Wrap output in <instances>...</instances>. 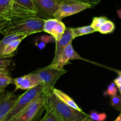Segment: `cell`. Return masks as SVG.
Wrapping results in <instances>:
<instances>
[{
  "label": "cell",
  "instance_id": "cell-1",
  "mask_svg": "<svg viewBox=\"0 0 121 121\" xmlns=\"http://www.w3.org/2000/svg\"><path fill=\"white\" fill-rule=\"evenodd\" d=\"M46 19L36 17L18 18L9 20L1 34L7 35L15 33H34L43 32V25Z\"/></svg>",
  "mask_w": 121,
  "mask_h": 121
},
{
  "label": "cell",
  "instance_id": "cell-2",
  "mask_svg": "<svg viewBox=\"0 0 121 121\" xmlns=\"http://www.w3.org/2000/svg\"><path fill=\"white\" fill-rule=\"evenodd\" d=\"M45 108H50L55 113L60 121H78L88 117V115L71 108L60 101L53 93L46 95Z\"/></svg>",
  "mask_w": 121,
  "mask_h": 121
},
{
  "label": "cell",
  "instance_id": "cell-3",
  "mask_svg": "<svg viewBox=\"0 0 121 121\" xmlns=\"http://www.w3.org/2000/svg\"><path fill=\"white\" fill-rule=\"evenodd\" d=\"M67 72V71L64 69H58L48 66L43 68H38L32 73L38 76L40 84L43 87V92L46 95L52 93L56 81Z\"/></svg>",
  "mask_w": 121,
  "mask_h": 121
},
{
  "label": "cell",
  "instance_id": "cell-4",
  "mask_svg": "<svg viewBox=\"0 0 121 121\" xmlns=\"http://www.w3.org/2000/svg\"><path fill=\"white\" fill-rule=\"evenodd\" d=\"M46 95L42 92L10 121H37L45 110Z\"/></svg>",
  "mask_w": 121,
  "mask_h": 121
},
{
  "label": "cell",
  "instance_id": "cell-5",
  "mask_svg": "<svg viewBox=\"0 0 121 121\" xmlns=\"http://www.w3.org/2000/svg\"><path fill=\"white\" fill-rule=\"evenodd\" d=\"M43 87L42 85L40 84L33 88L27 90L24 93L18 96L14 106L7 117L6 121H11L20 112H22L29 103L39 97L43 92Z\"/></svg>",
  "mask_w": 121,
  "mask_h": 121
},
{
  "label": "cell",
  "instance_id": "cell-6",
  "mask_svg": "<svg viewBox=\"0 0 121 121\" xmlns=\"http://www.w3.org/2000/svg\"><path fill=\"white\" fill-rule=\"evenodd\" d=\"M94 5L77 0H63L59 4L57 11L53 14V18L61 20L64 18L79 13Z\"/></svg>",
  "mask_w": 121,
  "mask_h": 121
},
{
  "label": "cell",
  "instance_id": "cell-7",
  "mask_svg": "<svg viewBox=\"0 0 121 121\" xmlns=\"http://www.w3.org/2000/svg\"><path fill=\"white\" fill-rule=\"evenodd\" d=\"M18 97V96L5 90L0 91V121H6Z\"/></svg>",
  "mask_w": 121,
  "mask_h": 121
},
{
  "label": "cell",
  "instance_id": "cell-8",
  "mask_svg": "<svg viewBox=\"0 0 121 121\" xmlns=\"http://www.w3.org/2000/svg\"><path fill=\"white\" fill-rule=\"evenodd\" d=\"M73 59H84L81 58L75 51L73 47L72 43H69L67 45L63 51L60 55L55 60H53L52 63L49 65L51 68H55L58 69H64V65L71 64L69 62V60Z\"/></svg>",
  "mask_w": 121,
  "mask_h": 121
},
{
  "label": "cell",
  "instance_id": "cell-9",
  "mask_svg": "<svg viewBox=\"0 0 121 121\" xmlns=\"http://www.w3.org/2000/svg\"><path fill=\"white\" fill-rule=\"evenodd\" d=\"M38 10V16L42 14L48 18H53L59 4L63 0H33ZM47 18V19H48Z\"/></svg>",
  "mask_w": 121,
  "mask_h": 121
},
{
  "label": "cell",
  "instance_id": "cell-10",
  "mask_svg": "<svg viewBox=\"0 0 121 121\" xmlns=\"http://www.w3.org/2000/svg\"><path fill=\"white\" fill-rule=\"evenodd\" d=\"M14 84L16 86L15 91L17 90H29L40 84V81L35 74H29L14 78Z\"/></svg>",
  "mask_w": 121,
  "mask_h": 121
},
{
  "label": "cell",
  "instance_id": "cell-11",
  "mask_svg": "<svg viewBox=\"0 0 121 121\" xmlns=\"http://www.w3.org/2000/svg\"><path fill=\"white\" fill-rule=\"evenodd\" d=\"M74 39L73 34V29L71 27H67L64 34L59 40L55 42V56L53 60L56 59L60 54L62 53L66 46L69 43H71L72 41Z\"/></svg>",
  "mask_w": 121,
  "mask_h": 121
},
{
  "label": "cell",
  "instance_id": "cell-12",
  "mask_svg": "<svg viewBox=\"0 0 121 121\" xmlns=\"http://www.w3.org/2000/svg\"><path fill=\"white\" fill-rule=\"evenodd\" d=\"M14 9L13 0H0V17L8 20L14 19Z\"/></svg>",
  "mask_w": 121,
  "mask_h": 121
},
{
  "label": "cell",
  "instance_id": "cell-13",
  "mask_svg": "<svg viewBox=\"0 0 121 121\" xmlns=\"http://www.w3.org/2000/svg\"><path fill=\"white\" fill-rule=\"evenodd\" d=\"M52 93H53V95L55 96H56L60 101H62L63 103H64L65 104H67L68 106H69L71 108H73L75 110H78V111L80 112H83L82 110V109L80 108V107L78 106V104L75 103V101L70 97V96H68L67 94H66L65 93L63 92L62 91L60 90L59 89H57V88H54L52 90Z\"/></svg>",
  "mask_w": 121,
  "mask_h": 121
},
{
  "label": "cell",
  "instance_id": "cell-14",
  "mask_svg": "<svg viewBox=\"0 0 121 121\" xmlns=\"http://www.w3.org/2000/svg\"><path fill=\"white\" fill-rule=\"evenodd\" d=\"M30 35H31V34L29 33H15L5 35L0 41V57L3 56L4 49L10 42L17 39H24Z\"/></svg>",
  "mask_w": 121,
  "mask_h": 121
},
{
  "label": "cell",
  "instance_id": "cell-15",
  "mask_svg": "<svg viewBox=\"0 0 121 121\" xmlns=\"http://www.w3.org/2000/svg\"><path fill=\"white\" fill-rule=\"evenodd\" d=\"M11 84H14V78L9 71L0 69V91L4 90Z\"/></svg>",
  "mask_w": 121,
  "mask_h": 121
},
{
  "label": "cell",
  "instance_id": "cell-16",
  "mask_svg": "<svg viewBox=\"0 0 121 121\" xmlns=\"http://www.w3.org/2000/svg\"><path fill=\"white\" fill-rule=\"evenodd\" d=\"M66 29L67 27L64 23H62L61 20H58V23L56 24V25L53 27V28L51 31L49 35L54 38L56 42L57 40H59L62 38L65 32Z\"/></svg>",
  "mask_w": 121,
  "mask_h": 121
},
{
  "label": "cell",
  "instance_id": "cell-17",
  "mask_svg": "<svg viewBox=\"0 0 121 121\" xmlns=\"http://www.w3.org/2000/svg\"><path fill=\"white\" fill-rule=\"evenodd\" d=\"M23 39H17L10 42L4 49L3 56H13L20 43Z\"/></svg>",
  "mask_w": 121,
  "mask_h": 121
},
{
  "label": "cell",
  "instance_id": "cell-18",
  "mask_svg": "<svg viewBox=\"0 0 121 121\" xmlns=\"http://www.w3.org/2000/svg\"><path fill=\"white\" fill-rule=\"evenodd\" d=\"M73 29L74 39L77 37L96 32V30L91 26V25L80 27L73 28Z\"/></svg>",
  "mask_w": 121,
  "mask_h": 121
},
{
  "label": "cell",
  "instance_id": "cell-19",
  "mask_svg": "<svg viewBox=\"0 0 121 121\" xmlns=\"http://www.w3.org/2000/svg\"><path fill=\"white\" fill-rule=\"evenodd\" d=\"M13 1L22 7L38 14V10L33 0H13Z\"/></svg>",
  "mask_w": 121,
  "mask_h": 121
},
{
  "label": "cell",
  "instance_id": "cell-20",
  "mask_svg": "<svg viewBox=\"0 0 121 121\" xmlns=\"http://www.w3.org/2000/svg\"><path fill=\"white\" fill-rule=\"evenodd\" d=\"M115 29V26L113 22L108 20L104 24H102L99 28L97 32L100 33L101 34H109L112 33Z\"/></svg>",
  "mask_w": 121,
  "mask_h": 121
},
{
  "label": "cell",
  "instance_id": "cell-21",
  "mask_svg": "<svg viewBox=\"0 0 121 121\" xmlns=\"http://www.w3.org/2000/svg\"><path fill=\"white\" fill-rule=\"evenodd\" d=\"M12 56L0 57V69L10 70L13 68Z\"/></svg>",
  "mask_w": 121,
  "mask_h": 121
},
{
  "label": "cell",
  "instance_id": "cell-22",
  "mask_svg": "<svg viewBox=\"0 0 121 121\" xmlns=\"http://www.w3.org/2000/svg\"><path fill=\"white\" fill-rule=\"evenodd\" d=\"M58 20H59L55 18H48V19L45 20L43 25V32L49 34L53 27L58 23Z\"/></svg>",
  "mask_w": 121,
  "mask_h": 121
},
{
  "label": "cell",
  "instance_id": "cell-23",
  "mask_svg": "<svg viewBox=\"0 0 121 121\" xmlns=\"http://www.w3.org/2000/svg\"><path fill=\"white\" fill-rule=\"evenodd\" d=\"M108 18L105 16H100V17H95L93 18L92 22L91 24V26L96 30V32H97V30L99 28L104 24L107 20Z\"/></svg>",
  "mask_w": 121,
  "mask_h": 121
},
{
  "label": "cell",
  "instance_id": "cell-24",
  "mask_svg": "<svg viewBox=\"0 0 121 121\" xmlns=\"http://www.w3.org/2000/svg\"><path fill=\"white\" fill-rule=\"evenodd\" d=\"M88 117L93 121H104L107 117L105 113H99L97 112L92 110L89 114Z\"/></svg>",
  "mask_w": 121,
  "mask_h": 121
},
{
  "label": "cell",
  "instance_id": "cell-25",
  "mask_svg": "<svg viewBox=\"0 0 121 121\" xmlns=\"http://www.w3.org/2000/svg\"><path fill=\"white\" fill-rule=\"evenodd\" d=\"M46 113L44 116V121H60L55 113L50 108H45Z\"/></svg>",
  "mask_w": 121,
  "mask_h": 121
},
{
  "label": "cell",
  "instance_id": "cell-26",
  "mask_svg": "<svg viewBox=\"0 0 121 121\" xmlns=\"http://www.w3.org/2000/svg\"><path fill=\"white\" fill-rule=\"evenodd\" d=\"M110 104L112 106L120 111L121 109V96L118 95L112 96L110 99Z\"/></svg>",
  "mask_w": 121,
  "mask_h": 121
},
{
  "label": "cell",
  "instance_id": "cell-27",
  "mask_svg": "<svg viewBox=\"0 0 121 121\" xmlns=\"http://www.w3.org/2000/svg\"><path fill=\"white\" fill-rule=\"evenodd\" d=\"M117 89L115 86V84L114 82L110 84L109 86H108V88H107L106 91L104 93V95L106 96H114L117 95Z\"/></svg>",
  "mask_w": 121,
  "mask_h": 121
},
{
  "label": "cell",
  "instance_id": "cell-28",
  "mask_svg": "<svg viewBox=\"0 0 121 121\" xmlns=\"http://www.w3.org/2000/svg\"><path fill=\"white\" fill-rule=\"evenodd\" d=\"M39 40H41V41L45 42L46 44L49 43H52V42H55V39H54L53 36L51 35H42L40 36L39 38H37Z\"/></svg>",
  "mask_w": 121,
  "mask_h": 121
},
{
  "label": "cell",
  "instance_id": "cell-29",
  "mask_svg": "<svg viewBox=\"0 0 121 121\" xmlns=\"http://www.w3.org/2000/svg\"><path fill=\"white\" fill-rule=\"evenodd\" d=\"M35 45L36 47H38L39 49L42 50V49H43L44 48H45L46 46V44L45 43V42H43L41 41V40H39V39H36L35 40Z\"/></svg>",
  "mask_w": 121,
  "mask_h": 121
},
{
  "label": "cell",
  "instance_id": "cell-30",
  "mask_svg": "<svg viewBox=\"0 0 121 121\" xmlns=\"http://www.w3.org/2000/svg\"><path fill=\"white\" fill-rule=\"evenodd\" d=\"M77 1L83 2V3H88V4H91V5H94V6L99 4L101 1V0H77Z\"/></svg>",
  "mask_w": 121,
  "mask_h": 121
},
{
  "label": "cell",
  "instance_id": "cell-31",
  "mask_svg": "<svg viewBox=\"0 0 121 121\" xmlns=\"http://www.w3.org/2000/svg\"><path fill=\"white\" fill-rule=\"evenodd\" d=\"M8 21H9L8 20L3 18V17H0V34H1V33L2 30H3V28L4 27L5 24H7Z\"/></svg>",
  "mask_w": 121,
  "mask_h": 121
},
{
  "label": "cell",
  "instance_id": "cell-32",
  "mask_svg": "<svg viewBox=\"0 0 121 121\" xmlns=\"http://www.w3.org/2000/svg\"><path fill=\"white\" fill-rule=\"evenodd\" d=\"M114 83L115 84V85H116L117 87L121 86V72L119 73V75L118 77H117L114 80Z\"/></svg>",
  "mask_w": 121,
  "mask_h": 121
},
{
  "label": "cell",
  "instance_id": "cell-33",
  "mask_svg": "<svg viewBox=\"0 0 121 121\" xmlns=\"http://www.w3.org/2000/svg\"><path fill=\"white\" fill-rule=\"evenodd\" d=\"M120 112H121V113H120L119 115V116L116 117V119L114 120L113 121H121V110H120Z\"/></svg>",
  "mask_w": 121,
  "mask_h": 121
},
{
  "label": "cell",
  "instance_id": "cell-34",
  "mask_svg": "<svg viewBox=\"0 0 121 121\" xmlns=\"http://www.w3.org/2000/svg\"><path fill=\"white\" fill-rule=\"evenodd\" d=\"M92 121L91 119H90L89 118V117H87V118L84 119H82V120H81V121Z\"/></svg>",
  "mask_w": 121,
  "mask_h": 121
},
{
  "label": "cell",
  "instance_id": "cell-35",
  "mask_svg": "<svg viewBox=\"0 0 121 121\" xmlns=\"http://www.w3.org/2000/svg\"><path fill=\"white\" fill-rule=\"evenodd\" d=\"M117 15H118V16L121 18V9L117 10Z\"/></svg>",
  "mask_w": 121,
  "mask_h": 121
},
{
  "label": "cell",
  "instance_id": "cell-36",
  "mask_svg": "<svg viewBox=\"0 0 121 121\" xmlns=\"http://www.w3.org/2000/svg\"><path fill=\"white\" fill-rule=\"evenodd\" d=\"M118 88H119V91H120V93H121V86H118Z\"/></svg>",
  "mask_w": 121,
  "mask_h": 121
},
{
  "label": "cell",
  "instance_id": "cell-37",
  "mask_svg": "<svg viewBox=\"0 0 121 121\" xmlns=\"http://www.w3.org/2000/svg\"><path fill=\"white\" fill-rule=\"evenodd\" d=\"M39 121H44V117H42L40 120H39Z\"/></svg>",
  "mask_w": 121,
  "mask_h": 121
}]
</instances>
